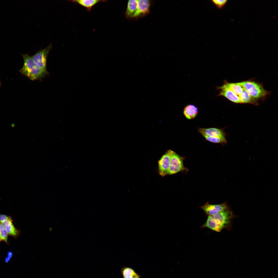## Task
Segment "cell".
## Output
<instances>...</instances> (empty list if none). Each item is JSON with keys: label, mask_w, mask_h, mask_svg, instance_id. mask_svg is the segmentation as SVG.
Instances as JSON below:
<instances>
[{"label": "cell", "mask_w": 278, "mask_h": 278, "mask_svg": "<svg viewBox=\"0 0 278 278\" xmlns=\"http://www.w3.org/2000/svg\"><path fill=\"white\" fill-rule=\"evenodd\" d=\"M173 151L170 150H168L158 161L159 174L162 177L167 175Z\"/></svg>", "instance_id": "cell-6"}, {"label": "cell", "mask_w": 278, "mask_h": 278, "mask_svg": "<svg viewBox=\"0 0 278 278\" xmlns=\"http://www.w3.org/2000/svg\"><path fill=\"white\" fill-rule=\"evenodd\" d=\"M13 255V253L11 251H9L7 253V256L5 259V262L6 263L8 262Z\"/></svg>", "instance_id": "cell-21"}, {"label": "cell", "mask_w": 278, "mask_h": 278, "mask_svg": "<svg viewBox=\"0 0 278 278\" xmlns=\"http://www.w3.org/2000/svg\"></svg>", "instance_id": "cell-23"}, {"label": "cell", "mask_w": 278, "mask_h": 278, "mask_svg": "<svg viewBox=\"0 0 278 278\" xmlns=\"http://www.w3.org/2000/svg\"><path fill=\"white\" fill-rule=\"evenodd\" d=\"M217 90H219L220 92L218 96H223L229 100L236 103H241L240 99L237 95L231 90L228 89L223 85L217 86L215 88Z\"/></svg>", "instance_id": "cell-9"}, {"label": "cell", "mask_w": 278, "mask_h": 278, "mask_svg": "<svg viewBox=\"0 0 278 278\" xmlns=\"http://www.w3.org/2000/svg\"><path fill=\"white\" fill-rule=\"evenodd\" d=\"M198 113L197 108L194 105L189 104L186 105L183 110L185 117L188 119H192L197 116Z\"/></svg>", "instance_id": "cell-12"}, {"label": "cell", "mask_w": 278, "mask_h": 278, "mask_svg": "<svg viewBox=\"0 0 278 278\" xmlns=\"http://www.w3.org/2000/svg\"><path fill=\"white\" fill-rule=\"evenodd\" d=\"M10 216L3 214H0V223L2 224L5 221L8 219Z\"/></svg>", "instance_id": "cell-22"}, {"label": "cell", "mask_w": 278, "mask_h": 278, "mask_svg": "<svg viewBox=\"0 0 278 278\" xmlns=\"http://www.w3.org/2000/svg\"><path fill=\"white\" fill-rule=\"evenodd\" d=\"M121 272L123 278H141V277L133 268L128 266H123Z\"/></svg>", "instance_id": "cell-14"}, {"label": "cell", "mask_w": 278, "mask_h": 278, "mask_svg": "<svg viewBox=\"0 0 278 278\" xmlns=\"http://www.w3.org/2000/svg\"><path fill=\"white\" fill-rule=\"evenodd\" d=\"M236 83L243 87L252 98L257 100L263 98L269 93L264 89L261 84L252 80Z\"/></svg>", "instance_id": "cell-3"}, {"label": "cell", "mask_w": 278, "mask_h": 278, "mask_svg": "<svg viewBox=\"0 0 278 278\" xmlns=\"http://www.w3.org/2000/svg\"><path fill=\"white\" fill-rule=\"evenodd\" d=\"M12 221V218L10 216L2 224L5 227L8 235L16 238L19 235L20 232L15 227Z\"/></svg>", "instance_id": "cell-11"}, {"label": "cell", "mask_w": 278, "mask_h": 278, "mask_svg": "<svg viewBox=\"0 0 278 278\" xmlns=\"http://www.w3.org/2000/svg\"><path fill=\"white\" fill-rule=\"evenodd\" d=\"M73 2L76 3L85 7L87 11H90L92 7L98 3L101 2H105L106 0H77L72 1Z\"/></svg>", "instance_id": "cell-15"}, {"label": "cell", "mask_w": 278, "mask_h": 278, "mask_svg": "<svg viewBox=\"0 0 278 278\" xmlns=\"http://www.w3.org/2000/svg\"><path fill=\"white\" fill-rule=\"evenodd\" d=\"M222 85L231 90L239 97L242 93L244 89L243 87L236 83H229L225 80L224 81V83Z\"/></svg>", "instance_id": "cell-16"}, {"label": "cell", "mask_w": 278, "mask_h": 278, "mask_svg": "<svg viewBox=\"0 0 278 278\" xmlns=\"http://www.w3.org/2000/svg\"><path fill=\"white\" fill-rule=\"evenodd\" d=\"M239 97L241 103L257 105V100L252 98L244 88L242 93Z\"/></svg>", "instance_id": "cell-17"}, {"label": "cell", "mask_w": 278, "mask_h": 278, "mask_svg": "<svg viewBox=\"0 0 278 278\" xmlns=\"http://www.w3.org/2000/svg\"><path fill=\"white\" fill-rule=\"evenodd\" d=\"M198 132L202 135H204L211 137H220L225 136L222 130L217 128H200L198 129Z\"/></svg>", "instance_id": "cell-10"}, {"label": "cell", "mask_w": 278, "mask_h": 278, "mask_svg": "<svg viewBox=\"0 0 278 278\" xmlns=\"http://www.w3.org/2000/svg\"><path fill=\"white\" fill-rule=\"evenodd\" d=\"M233 216L232 212L229 208L214 215L208 216L206 222L201 226L220 232L230 225Z\"/></svg>", "instance_id": "cell-1"}, {"label": "cell", "mask_w": 278, "mask_h": 278, "mask_svg": "<svg viewBox=\"0 0 278 278\" xmlns=\"http://www.w3.org/2000/svg\"><path fill=\"white\" fill-rule=\"evenodd\" d=\"M200 207L208 216L216 214L229 208L226 203L220 204H212L208 202L200 206Z\"/></svg>", "instance_id": "cell-7"}, {"label": "cell", "mask_w": 278, "mask_h": 278, "mask_svg": "<svg viewBox=\"0 0 278 278\" xmlns=\"http://www.w3.org/2000/svg\"><path fill=\"white\" fill-rule=\"evenodd\" d=\"M137 7V0H130L128 1L125 15L126 18H133Z\"/></svg>", "instance_id": "cell-13"}, {"label": "cell", "mask_w": 278, "mask_h": 278, "mask_svg": "<svg viewBox=\"0 0 278 278\" xmlns=\"http://www.w3.org/2000/svg\"><path fill=\"white\" fill-rule=\"evenodd\" d=\"M24 60L22 67L20 71L30 80L40 79L48 74L39 68L34 62L31 56L27 54H22Z\"/></svg>", "instance_id": "cell-2"}, {"label": "cell", "mask_w": 278, "mask_h": 278, "mask_svg": "<svg viewBox=\"0 0 278 278\" xmlns=\"http://www.w3.org/2000/svg\"><path fill=\"white\" fill-rule=\"evenodd\" d=\"M151 4V1L149 0H137V9L133 18L142 17L148 14L150 11Z\"/></svg>", "instance_id": "cell-8"}, {"label": "cell", "mask_w": 278, "mask_h": 278, "mask_svg": "<svg viewBox=\"0 0 278 278\" xmlns=\"http://www.w3.org/2000/svg\"><path fill=\"white\" fill-rule=\"evenodd\" d=\"M207 141L214 143H226L227 141L225 136L220 137H211L205 135H202Z\"/></svg>", "instance_id": "cell-18"}, {"label": "cell", "mask_w": 278, "mask_h": 278, "mask_svg": "<svg viewBox=\"0 0 278 278\" xmlns=\"http://www.w3.org/2000/svg\"><path fill=\"white\" fill-rule=\"evenodd\" d=\"M51 44L44 49L40 50L31 56L37 66L43 71L48 73L46 68L47 60L48 54L51 48Z\"/></svg>", "instance_id": "cell-5"}, {"label": "cell", "mask_w": 278, "mask_h": 278, "mask_svg": "<svg viewBox=\"0 0 278 278\" xmlns=\"http://www.w3.org/2000/svg\"><path fill=\"white\" fill-rule=\"evenodd\" d=\"M211 2L217 8L221 9L223 8L227 3V0H213Z\"/></svg>", "instance_id": "cell-20"}, {"label": "cell", "mask_w": 278, "mask_h": 278, "mask_svg": "<svg viewBox=\"0 0 278 278\" xmlns=\"http://www.w3.org/2000/svg\"><path fill=\"white\" fill-rule=\"evenodd\" d=\"M185 158L173 151L171 155L169 167L167 175H172L181 171H188L184 164Z\"/></svg>", "instance_id": "cell-4"}, {"label": "cell", "mask_w": 278, "mask_h": 278, "mask_svg": "<svg viewBox=\"0 0 278 278\" xmlns=\"http://www.w3.org/2000/svg\"><path fill=\"white\" fill-rule=\"evenodd\" d=\"M8 235L4 226L0 223V242L4 241L8 244Z\"/></svg>", "instance_id": "cell-19"}]
</instances>
